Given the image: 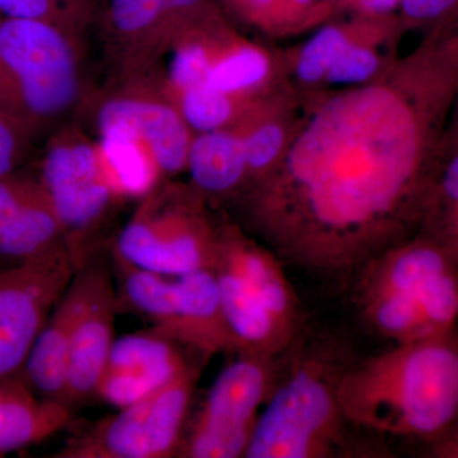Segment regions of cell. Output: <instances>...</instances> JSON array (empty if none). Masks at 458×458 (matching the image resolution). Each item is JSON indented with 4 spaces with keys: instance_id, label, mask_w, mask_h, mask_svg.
Returning a JSON list of instances; mask_svg holds the SVG:
<instances>
[{
    "instance_id": "cell-8",
    "label": "cell",
    "mask_w": 458,
    "mask_h": 458,
    "mask_svg": "<svg viewBox=\"0 0 458 458\" xmlns=\"http://www.w3.org/2000/svg\"><path fill=\"white\" fill-rule=\"evenodd\" d=\"M199 369L192 366L158 391L104 419L69 442L60 458H165L179 454Z\"/></svg>"
},
{
    "instance_id": "cell-11",
    "label": "cell",
    "mask_w": 458,
    "mask_h": 458,
    "mask_svg": "<svg viewBox=\"0 0 458 458\" xmlns=\"http://www.w3.org/2000/svg\"><path fill=\"white\" fill-rule=\"evenodd\" d=\"M40 182L65 232L89 228L117 192L101 155L83 143L51 147L42 162Z\"/></svg>"
},
{
    "instance_id": "cell-34",
    "label": "cell",
    "mask_w": 458,
    "mask_h": 458,
    "mask_svg": "<svg viewBox=\"0 0 458 458\" xmlns=\"http://www.w3.org/2000/svg\"><path fill=\"white\" fill-rule=\"evenodd\" d=\"M458 148V98L452 113L450 126H448L447 140H445V156Z\"/></svg>"
},
{
    "instance_id": "cell-22",
    "label": "cell",
    "mask_w": 458,
    "mask_h": 458,
    "mask_svg": "<svg viewBox=\"0 0 458 458\" xmlns=\"http://www.w3.org/2000/svg\"><path fill=\"white\" fill-rule=\"evenodd\" d=\"M279 71L276 57L264 47L234 42L216 54L207 83L229 96L247 99L276 84Z\"/></svg>"
},
{
    "instance_id": "cell-5",
    "label": "cell",
    "mask_w": 458,
    "mask_h": 458,
    "mask_svg": "<svg viewBox=\"0 0 458 458\" xmlns=\"http://www.w3.org/2000/svg\"><path fill=\"white\" fill-rule=\"evenodd\" d=\"M214 270L238 352L282 358L306 335L302 302L269 247L233 225L216 228Z\"/></svg>"
},
{
    "instance_id": "cell-21",
    "label": "cell",
    "mask_w": 458,
    "mask_h": 458,
    "mask_svg": "<svg viewBox=\"0 0 458 458\" xmlns=\"http://www.w3.org/2000/svg\"><path fill=\"white\" fill-rule=\"evenodd\" d=\"M221 14L213 0H108V18L117 32L141 36L181 30Z\"/></svg>"
},
{
    "instance_id": "cell-31",
    "label": "cell",
    "mask_w": 458,
    "mask_h": 458,
    "mask_svg": "<svg viewBox=\"0 0 458 458\" xmlns=\"http://www.w3.org/2000/svg\"><path fill=\"white\" fill-rule=\"evenodd\" d=\"M27 132L0 114V179L9 176L22 152Z\"/></svg>"
},
{
    "instance_id": "cell-26",
    "label": "cell",
    "mask_w": 458,
    "mask_h": 458,
    "mask_svg": "<svg viewBox=\"0 0 458 458\" xmlns=\"http://www.w3.org/2000/svg\"><path fill=\"white\" fill-rule=\"evenodd\" d=\"M101 134V158L117 192L141 195L155 181L152 156L137 138L119 131Z\"/></svg>"
},
{
    "instance_id": "cell-25",
    "label": "cell",
    "mask_w": 458,
    "mask_h": 458,
    "mask_svg": "<svg viewBox=\"0 0 458 458\" xmlns=\"http://www.w3.org/2000/svg\"><path fill=\"white\" fill-rule=\"evenodd\" d=\"M238 13L273 35H288L322 25L336 12L325 0H228Z\"/></svg>"
},
{
    "instance_id": "cell-16",
    "label": "cell",
    "mask_w": 458,
    "mask_h": 458,
    "mask_svg": "<svg viewBox=\"0 0 458 458\" xmlns=\"http://www.w3.org/2000/svg\"><path fill=\"white\" fill-rule=\"evenodd\" d=\"M84 291L86 280L80 267L54 307L23 367L27 382L44 399L64 403L72 335L82 306Z\"/></svg>"
},
{
    "instance_id": "cell-17",
    "label": "cell",
    "mask_w": 458,
    "mask_h": 458,
    "mask_svg": "<svg viewBox=\"0 0 458 458\" xmlns=\"http://www.w3.org/2000/svg\"><path fill=\"white\" fill-rule=\"evenodd\" d=\"M180 311V344L201 358L237 354L238 345L222 311L214 267L174 276Z\"/></svg>"
},
{
    "instance_id": "cell-13",
    "label": "cell",
    "mask_w": 458,
    "mask_h": 458,
    "mask_svg": "<svg viewBox=\"0 0 458 458\" xmlns=\"http://www.w3.org/2000/svg\"><path fill=\"white\" fill-rule=\"evenodd\" d=\"M82 271L86 291L72 335L66 405L96 394L114 343L116 298L110 276L102 267Z\"/></svg>"
},
{
    "instance_id": "cell-29",
    "label": "cell",
    "mask_w": 458,
    "mask_h": 458,
    "mask_svg": "<svg viewBox=\"0 0 458 458\" xmlns=\"http://www.w3.org/2000/svg\"><path fill=\"white\" fill-rule=\"evenodd\" d=\"M95 0H0L4 17L44 21L65 30L89 17Z\"/></svg>"
},
{
    "instance_id": "cell-6",
    "label": "cell",
    "mask_w": 458,
    "mask_h": 458,
    "mask_svg": "<svg viewBox=\"0 0 458 458\" xmlns=\"http://www.w3.org/2000/svg\"><path fill=\"white\" fill-rule=\"evenodd\" d=\"M78 84L65 30L44 21L0 20V114L30 135L71 108Z\"/></svg>"
},
{
    "instance_id": "cell-23",
    "label": "cell",
    "mask_w": 458,
    "mask_h": 458,
    "mask_svg": "<svg viewBox=\"0 0 458 458\" xmlns=\"http://www.w3.org/2000/svg\"><path fill=\"white\" fill-rule=\"evenodd\" d=\"M123 274V288L129 302L155 322L156 333L180 344V311L176 284L164 274L134 267L116 256Z\"/></svg>"
},
{
    "instance_id": "cell-2",
    "label": "cell",
    "mask_w": 458,
    "mask_h": 458,
    "mask_svg": "<svg viewBox=\"0 0 458 458\" xmlns=\"http://www.w3.org/2000/svg\"><path fill=\"white\" fill-rule=\"evenodd\" d=\"M339 399L357 429L436 441L458 419V327L349 361Z\"/></svg>"
},
{
    "instance_id": "cell-10",
    "label": "cell",
    "mask_w": 458,
    "mask_h": 458,
    "mask_svg": "<svg viewBox=\"0 0 458 458\" xmlns=\"http://www.w3.org/2000/svg\"><path fill=\"white\" fill-rule=\"evenodd\" d=\"M216 228L199 198L150 201L123 227L117 256L134 267L179 276L216 265Z\"/></svg>"
},
{
    "instance_id": "cell-33",
    "label": "cell",
    "mask_w": 458,
    "mask_h": 458,
    "mask_svg": "<svg viewBox=\"0 0 458 458\" xmlns=\"http://www.w3.org/2000/svg\"><path fill=\"white\" fill-rule=\"evenodd\" d=\"M426 457L458 458V419L443 436L426 445Z\"/></svg>"
},
{
    "instance_id": "cell-7",
    "label": "cell",
    "mask_w": 458,
    "mask_h": 458,
    "mask_svg": "<svg viewBox=\"0 0 458 458\" xmlns=\"http://www.w3.org/2000/svg\"><path fill=\"white\" fill-rule=\"evenodd\" d=\"M219 373L199 410L180 456L245 457L260 410L278 378L283 358L238 352Z\"/></svg>"
},
{
    "instance_id": "cell-9",
    "label": "cell",
    "mask_w": 458,
    "mask_h": 458,
    "mask_svg": "<svg viewBox=\"0 0 458 458\" xmlns=\"http://www.w3.org/2000/svg\"><path fill=\"white\" fill-rule=\"evenodd\" d=\"M81 267L66 241L0 273V379L23 370L33 344Z\"/></svg>"
},
{
    "instance_id": "cell-32",
    "label": "cell",
    "mask_w": 458,
    "mask_h": 458,
    "mask_svg": "<svg viewBox=\"0 0 458 458\" xmlns=\"http://www.w3.org/2000/svg\"><path fill=\"white\" fill-rule=\"evenodd\" d=\"M401 0H344L340 9L360 16H387L399 11Z\"/></svg>"
},
{
    "instance_id": "cell-12",
    "label": "cell",
    "mask_w": 458,
    "mask_h": 458,
    "mask_svg": "<svg viewBox=\"0 0 458 458\" xmlns=\"http://www.w3.org/2000/svg\"><path fill=\"white\" fill-rule=\"evenodd\" d=\"M177 344L156 331L114 340L96 394L123 409L165 387L192 367Z\"/></svg>"
},
{
    "instance_id": "cell-28",
    "label": "cell",
    "mask_w": 458,
    "mask_h": 458,
    "mask_svg": "<svg viewBox=\"0 0 458 458\" xmlns=\"http://www.w3.org/2000/svg\"><path fill=\"white\" fill-rule=\"evenodd\" d=\"M180 114L189 128L199 132L228 129L237 114V98L213 89L208 83L180 93Z\"/></svg>"
},
{
    "instance_id": "cell-24",
    "label": "cell",
    "mask_w": 458,
    "mask_h": 458,
    "mask_svg": "<svg viewBox=\"0 0 458 458\" xmlns=\"http://www.w3.org/2000/svg\"><path fill=\"white\" fill-rule=\"evenodd\" d=\"M363 17L345 22L325 23L297 50L288 65L295 83L302 89L318 93L324 86L328 69L335 62L345 45L360 29Z\"/></svg>"
},
{
    "instance_id": "cell-4",
    "label": "cell",
    "mask_w": 458,
    "mask_h": 458,
    "mask_svg": "<svg viewBox=\"0 0 458 458\" xmlns=\"http://www.w3.org/2000/svg\"><path fill=\"white\" fill-rule=\"evenodd\" d=\"M348 363L334 346L306 345L304 335L285 355L245 457L328 458L352 454L348 432L355 427L339 399L340 378Z\"/></svg>"
},
{
    "instance_id": "cell-15",
    "label": "cell",
    "mask_w": 458,
    "mask_h": 458,
    "mask_svg": "<svg viewBox=\"0 0 458 458\" xmlns=\"http://www.w3.org/2000/svg\"><path fill=\"white\" fill-rule=\"evenodd\" d=\"M98 123L99 132L119 131L137 138L161 170L186 167L191 138L176 108L144 99L114 98L102 106Z\"/></svg>"
},
{
    "instance_id": "cell-30",
    "label": "cell",
    "mask_w": 458,
    "mask_h": 458,
    "mask_svg": "<svg viewBox=\"0 0 458 458\" xmlns=\"http://www.w3.org/2000/svg\"><path fill=\"white\" fill-rule=\"evenodd\" d=\"M397 14L406 32L411 30L426 32L457 18L458 0H401Z\"/></svg>"
},
{
    "instance_id": "cell-18",
    "label": "cell",
    "mask_w": 458,
    "mask_h": 458,
    "mask_svg": "<svg viewBox=\"0 0 458 458\" xmlns=\"http://www.w3.org/2000/svg\"><path fill=\"white\" fill-rule=\"evenodd\" d=\"M71 420V409L62 401L38 399L13 378L0 379V457L45 441Z\"/></svg>"
},
{
    "instance_id": "cell-3",
    "label": "cell",
    "mask_w": 458,
    "mask_h": 458,
    "mask_svg": "<svg viewBox=\"0 0 458 458\" xmlns=\"http://www.w3.org/2000/svg\"><path fill=\"white\" fill-rule=\"evenodd\" d=\"M352 303L370 331L396 344L458 327V260L417 233L355 273Z\"/></svg>"
},
{
    "instance_id": "cell-35",
    "label": "cell",
    "mask_w": 458,
    "mask_h": 458,
    "mask_svg": "<svg viewBox=\"0 0 458 458\" xmlns=\"http://www.w3.org/2000/svg\"><path fill=\"white\" fill-rule=\"evenodd\" d=\"M0 16H2V12H0ZM0 20H2V18H0Z\"/></svg>"
},
{
    "instance_id": "cell-19",
    "label": "cell",
    "mask_w": 458,
    "mask_h": 458,
    "mask_svg": "<svg viewBox=\"0 0 458 458\" xmlns=\"http://www.w3.org/2000/svg\"><path fill=\"white\" fill-rule=\"evenodd\" d=\"M186 167L199 192L227 195L249 183L245 153L233 129L199 132L190 143Z\"/></svg>"
},
{
    "instance_id": "cell-14",
    "label": "cell",
    "mask_w": 458,
    "mask_h": 458,
    "mask_svg": "<svg viewBox=\"0 0 458 458\" xmlns=\"http://www.w3.org/2000/svg\"><path fill=\"white\" fill-rule=\"evenodd\" d=\"M64 233L41 182L0 179V258L21 264L49 251Z\"/></svg>"
},
{
    "instance_id": "cell-27",
    "label": "cell",
    "mask_w": 458,
    "mask_h": 458,
    "mask_svg": "<svg viewBox=\"0 0 458 458\" xmlns=\"http://www.w3.org/2000/svg\"><path fill=\"white\" fill-rule=\"evenodd\" d=\"M418 233L441 243L458 260V148L443 161Z\"/></svg>"
},
{
    "instance_id": "cell-1",
    "label": "cell",
    "mask_w": 458,
    "mask_h": 458,
    "mask_svg": "<svg viewBox=\"0 0 458 458\" xmlns=\"http://www.w3.org/2000/svg\"><path fill=\"white\" fill-rule=\"evenodd\" d=\"M316 95L278 165L243 190L245 212L284 265L349 282L420 228L458 98V17L372 82Z\"/></svg>"
},
{
    "instance_id": "cell-20",
    "label": "cell",
    "mask_w": 458,
    "mask_h": 458,
    "mask_svg": "<svg viewBox=\"0 0 458 458\" xmlns=\"http://www.w3.org/2000/svg\"><path fill=\"white\" fill-rule=\"evenodd\" d=\"M294 101L289 92L279 93L256 108L249 123L240 131L250 185L261 179L278 165L293 134L295 120Z\"/></svg>"
}]
</instances>
